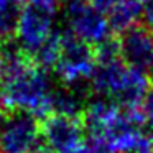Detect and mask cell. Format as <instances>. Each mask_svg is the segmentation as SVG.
<instances>
[{"label":"cell","instance_id":"4","mask_svg":"<svg viewBox=\"0 0 153 153\" xmlns=\"http://www.w3.org/2000/svg\"><path fill=\"white\" fill-rule=\"evenodd\" d=\"M96 68V48L77 40L66 31L61 33L59 54L54 63V73L66 87L84 89Z\"/></svg>","mask_w":153,"mask_h":153},{"label":"cell","instance_id":"2","mask_svg":"<svg viewBox=\"0 0 153 153\" xmlns=\"http://www.w3.org/2000/svg\"><path fill=\"white\" fill-rule=\"evenodd\" d=\"M89 87L97 97L109 99L123 109H135L150 92V77L122 63L117 41L110 40L96 48V68Z\"/></svg>","mask_w":153,"mask_h":153},{"label":"cell","instance_id":"16","mask_svg":"<svg viewBox=\"0 0 153 153\" xmlns=\"http://www.w3.org/2000/svg\"><path fill=\"white\" fill-rule=\"evenodd\" d=\"M148 77H150V82H153V64L150 66V69H148Z\"/></svg>","mask_w":153,"mask_h":153},{"label":"cell","instance_id":"7","mask_svg":"<svg viewBox=\"0 0 153 153\" xmlns=\"http://www.w3.org/2000/svg\"><path fill=\"white\" fill-rule=\"evenodd\" d=\"M84 127L81 117L51 114L41 122L43 153H61L84 142Z\"/></svg>","mask_w":153,"mask_h":153},{"label":"cell","instance_id":"9","mask_svg":"<svg viewBox=\"0 0 153 153\" xmlns=\"http://www.w3.org/2000/svg\"><path fill=\"white\" fill-rule=\"evenodd\" d=\"M143 15V5L140 0H119L117 5L105 15L112 31L122 33L130 27L138 23V18Z\"/></svg>","mask_w":153,"mask_h":153},{"label":"cell","instance_id":"13","mask_svg":"<svg viewBox=\"0 0 153 153\" xmlns=\"http://www.w3.org/2000/svg\"><path fill=\"white\" fill-rule=\"evenodd\" d=\"M87 2H89L94 8H97L99 12H102L104 15H107L117 5L119 0H87Z\"/></svg>","mask_w":153,"mask_h":153},{"label":"cell","instance_id":"14","mask_svg":"<svg viewBox=\"0 0 153 153\" xmlns=\"http://www.w3.org/2000/svg\"><path fill=\"white\" fill-rule=\"evenodd\" d=\"M61 153H94V152H92V146L89 145V142L84 140V142L77 143V145L71 146V148L64 150V152H61Z\"/></svg>","mask_w":153,"mask_h":153},{"label":"cell","instance_id":"18","mask_svg":"<svg viewBox=\"0 0 153 153\" xmlns=\"http://www.w3.org/2000/svg\"><path fill=\"white\" fill-rule=\"evenodd\" d=\"M2 61H4V58H2V50H0V68H2Z\"/></svg>","mask_w":153,"mask_h":153},{"label":"cell","instance_id":"6","mask_svg":"<svg viewBox=\"0 0 153 153\" xmlns=\"http://www.w3.org/2000/svg\"><path fill=\"white\" fill-rule=\"evenodd\" d=\"M66 23L69 33L77 40L97 48L112 40V28L107 17L94 8L87 0H69L66 7Z\"/></svg>","mask_w":153,"mask_h":153},{"label":"cell","instance_id":"5","mask_svg":"<svg viewBox=\"0 0 153 153\" xmlns=\"http://www.w3.org/2000/svg\"><path fill=\"white\" fill-rule=\"evenodd\" d=\"M0 153H43L41 122L27 112H12L0 125Z\"/></svg>","mask_w":153,"mask_h":153},{"label":"cell","instance_id":"15","mask_svg":"<svg viewBox=\"0 0 153 153\" xmlns=\"http://www.w3.org/2000/svg\"><path fill=\"white\" fill-rule=\"evenodd\" d=\"M143 18L146 22V27H150L153 30V0H148L143 5Z\"/></svg>","mask_w":153,"mask_h":153},{"label":"cell","instance_id":"8","mask_svg":"<svg viewBox=\"0 0 153 153\" xmlns=\"http://www.w3.org/2000/svg\"><path fill=\"white\" fill-rule=\"evenodd\" d=\"M117 51L122 63L146 73L153 64V30L140 23L130 27L120 33Z\"/></svg>","mask_w":153,"mask_h":153},{"label":"cell","instance_id":"1","mask_svg":"<svg viewBox=\"0 0 153 153\" xmlns=\"http://www.w3.org/2000/svg\"><path fill=\"white\" fill-rule=\"evenodd\" d=\"M0 50L4 58L0 68V102L12 112L48 117L53 112L56 86L46 69L31 63L10 41Z\"/></svg>","mask_w":153,"mask_h":153},{"label":"cell","instance_id":"10","mask_svg":"<svg viewBox=\"0 0 153 153\" xmlns=\"http://www.w3.org/2000/svg\"><path fill=\"white\" fill-rule=\"evenodd\" d=\"M23 8V0H0V43L2 45L15 38V31Z\"/></svg>","mask_w":153,"mask_h":153},{"label":"cell","instance_id":"17","mask_svg":"<svg viewBox=\"0 0 153 153\" xmlns=\"http://www.w3.org/2000/svg\"><path fill=\"white\" fill-rule=\"evenodd\" d=\"M4 112H2V109H0V125H2V122H4Z\"/></svg>","mask_w":153,"mask_h":153},{"label":"cell","instance_id":"11","mask_svg":"<svg viewBox=\"0 0 153 153\" xmlns=\"http://www.w3.org/2000/svg\"><path fill=\"white\" fill-rule=\"evenodd\" d=\"M138 115L142 123L150 133H153V92H148L138 105Z\"/></svg>","mask_w":153,"mask_h":153},{"label":"cell","instance_id":"12","mask_svg":"<svg viewBox=\"0 0 153 153\" xmlns=\"http://www.w3.org/2000/svg\"><path fill=\"white\" fill-rule=\"evenodd\" d=\"M23 4H27V7H33V8H38V10L53 13L59 7L61 0H23Z\"/></svg>","mask_w":153,"mask_h":153},{"label":"cell","instance_id":"3","mask_svg":"<svg viewBox=\"0 0 153 153\" xmlns=\"http://www.w3.org/2000/svg\"><path fill=\"white\" fill-rule=\"evenodd\" d=\"M17 46L31 63L43 69L54 68L59 54L61 33L54 28L53 13L25 7L15 31Z\"/></svg>","mask_w":153,"mask_h":153}]
</instances>
